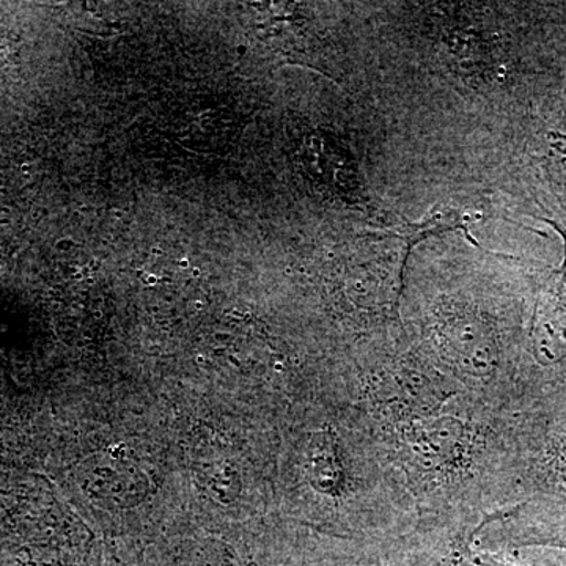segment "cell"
I'll use <instances>...</instances> for the list:
<instances>
[{
	"mask_svg": "<svg viewBox=\"0 0 566 566\" xmlns=\"http://www.w3.org/2000/svg\"><path fill=\"white\" fill-rule=\"evenodd\" d=\"M452 566H515L505 564V562L495 560L494 557H483L469 547L468 543L458 549L452 558Z\"/></svg>",
	"mask_w": 566,
	"mask_h": 566,
	"instance_id": "cell-3",
	"label": "cell"
},
{
	"mask_svg": "<svg viewBox=\"0 0 566 566\" xmlns=\"http://www.w3.org/2000/svg\"><path fill=\"white\" fill-rule=\"evenodd\" d=\"M560 471L566 474V446L564 447V452L560 455Z\"/></svg>",
	"mask_w": 566,
	"mask_h": 566,
	"instance_id": "cell-4",
	"label": "cell"
},
{
	"mask_svg": "<svg viewBox=\"0 0 566 566\" xmlns=\"http://www.w3.org/2000/svg\"><path fill=\"white\" fill-rule=\"evenodd\" d=\"M476 219H480V214H469L468 211L460 210V208L436 205L419 222H406L403 226L397 227V229L381 230V232L376 234H379V237H392L397 238V240L405 241L406 253L403 266H401V273H403L412 248L419 244L420 241L434 237V234L460 230V232H463L465 238L471 241L472 245L482 248V245L476 243L474 238H472V234L469 233V223L475 222Z\"/></svg>",
	"mask_w": 566,
	"mask_h": 566,
	"instance_id": "cell-1",
	"label": "cell"
},
{
	"mask_svg": "<svg viewBox=\"0 0 566 566\" xmlns=\"http://www.w3.org/2000/svg\"><path fill=\"white\" fill-rule=\"evenodd\" d=\"M180 266H181V268H188V266H189V262H188V260H181V262H180Z\"/></svg>",
	"mask_w": 566,
	"mask_h": 566,
	"instance_id": "cell-5",
	"label": "cell"
},
{
	"mask_svg": "<svg viewBox=\"0 0 566 566\" xmlns=\"http://www.w3.org/2000/svg\"><path fill=\"white\" fill-rule=\"evenodd\" d=\"M521 546H553L566 549L565 528H528L516 538Z\"/></svg>",
	"mask_w": 566,
	"mask_h": 566,
	"instance_id": "cell-2",
	"label": "cell"
},
{
	"mask_svg": "<svg viewBox=\"0 0 566 566\" xmlns=\"http://www.w3.org/2000/svg\"><path fill=\"white\" fill-rule=\"evenodd\" d=\"M148 282H150V285L156 282L155 275H150V277L147 279Z\"/></svg>",
	"mask_w": 566,
	"mask_h": 566,
	"instance_id": "cell-6",
	"label": "cell"
}]
</instances>
